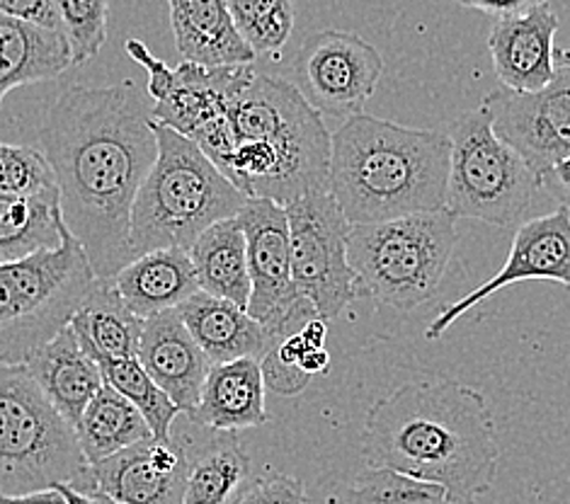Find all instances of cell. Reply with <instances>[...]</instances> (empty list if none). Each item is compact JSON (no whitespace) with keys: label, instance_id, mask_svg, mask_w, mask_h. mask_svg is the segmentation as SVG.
Returning a JSON list of instances; mask_svg holds the SVG:
<instances>
[{"label":"cell","instance_id":"1","mask_svg":"<svg viewBox=\"0 0 570 504\" xmlns=\"http://www.w3.org/2000/svg\"><path fill=\"white\" fill-rule=\"evenodd\" d=\"M39 144L57 175L63 221L98 279L131 255V209L158 156L154 112L131 80L73 86L51 105Z\"/></svg>","mask_w":570,"mask_h":504},{"label":"cell","instance_id":"2","mask_svg":"<svg viewBox=\"0 0 570 504\" xmlns=\"http://www.w3.org/2000/svg\"><path fill=\"white\" fill-rule=\"evenodd\" d=\"M362 456L372 468L442 485L456 504H476L498 475L493 411L459 381H411L370 407Z\"/></svg>","mask_w":570,"mask_h":504},{"label":"cell","instance_id":"3","mask_svg":"<svg viewBox=\"0 0 570 504\" xmlns=\"http://www.w3.org/2000/svg\"><path fill=\"white\" fill-rule=\"evenodd\" d=\"M452 139L370 115L331 139V192L352 226L446 209Z\"/></svg>","mask_w":570,"mask_h":504},{"label":"cell","instance_id":"4","mask_svg":"<svg viewBox=\"0 0 570 504\" xmlns=\"http://www.w3.org/2000/svg\"><path fill=\"white\" fill-rule=\"evenodd\" d=\"M234 158L226 177L243 195L282 207L331 192V139L323 115L289 78L253 73L228 107Z\"/></svg>","mask_w":570,"mask_h":504},{"label":"cell","instance_id":"5","mask_svg":"<svg viewBox=\"0 0 570 504\" xmlns=\"http://www.w3.org/2000/svg\"><path fill=\"white\" fill-rule=\"evenodd\" d=\"M158 156L131 209V255L189 250L205 230L234 219L248 197L187 136L154 119Z\"/></svg>","mask_w":570,"mask_h":504},{"label":"cell","instance_id":"6","mask_svg":"<svg viewBox=\"0 0 570 504\" xmlns=\"http://www.w3.org/2000/svg\"><path fill=\"white\" fill-rule=\"evenodd\" d=\"M98 485L73 427L39 388L24 364L0 362V495Z\"/></svg>","mask_w":570,"mask_h":504},{"label":"cell","instance_id":"7","mask_svg":"<svg viewBox=\"0 0 570 504\" xmlns=\"http://www.w3.org/2000/svg\"><path fill=\"white\" fill-rule=\"evenodd\" d=\"M454 245L456 216L446 209L352 226L347 257L360 298L396 310L428 304L452 263Z\"/></svg>","mask_w":570,"mask_h":504},{"label":"cell","instance_id":"8","mask_svg":"<svg viewBox=\"0 0 570 504\" xmlns=\"http://www.w3.org/2000/svg\"><path fill=\"white\" fill-rule=\"evenodd\" d=\"M95 279L73 234L59 250L0 265V362L27 364L71 323Z\"/></svg>","mask_w":570,"mask_h":504},{"label":"cell","instance_id":"9","mask_svg":"<svg viewBox=\"0 0 570 504\" xmlns=\"http://www.w3.org/2000/svg\"><path fill=\"white\" fill-rule=\"evenodd\" d=\"M446 211L498 228H518L541 195L539 175L502 141L485 102L452 127Z\"/></svg>","mask_w":570,"mask_h":504},{"label":"cell","instance_id":"10","mask_svg":"<svg viewBox=\"0 0 570 504\" xmlns=\"http://www.w3.org/2000/svg\"><path fill=\"white\" fill-rule=\"evenodd\" d=\"M287 209L292 277L298 294L314 304L318 318L335 320L360 298L357 275L347 257L352 224L333 192H314Z\"/></svg>","mask_w":570,"mask_h":504},{"label":"cell","instance_id":"11","mask_svg":"<svg viewBox=\"0 0 570 504\" xmlns=\"http://www.w3.org/2000/svg\"><path fill=\"white\" fill-rule=\"evenodd\" d=\"M236 219L248 243L250 302L248 313L277 343L318 318L314 304L298 294L292 277L287 209L273 199L250 197Z\"/></svg>","mask_w":570,"mask_h":504},{"label":"cell","instance_id":"12","mask_svg":"<svg viewBox=\"0 0 570 504\" xmlns=\"http://www.w3.org/2000/svg\"><path fill=\"white\" fill-rule=\"evenodd\" d=\"M384 76L382 51L355 32L323 30L298 49L292 83L323 117L362 115Z\"/></svg>","mask_w":570,"mask_h":504},{"label":"cell","instance_id":"13","mask_svg":"<svg viewBox=\"0 0 570 504\" xmlns=\"http://www.w3.org/2000/svg\"><path fill=\"white\" fill-rule=\"evenodd\" d=\"M493 127L539 175L570 156V49L556 51L551 83L537 92L493 90L483 100Z\"/></svg>","mask_w":570,"mask_h":504},{"label":"cell","instance_id":"14","mask_svg":"<svg viewBox=\"0 0 570 504\" xmlns=\"http://www.w3.org/2000/svg\"><path fill=\"white\" fill-rule=\"evenodd\" d=\"M534 279L556 281L570 291V211L566 207L537 216V219H529L514 228L508 263L476 291L442 308L428 325L425 337L440 339L452 328L454 320L473 310V306H479L483 298L502 291L505 286Z\"/></svg>","mask_w":570,"mask_h":504},{"label":"cell","instance_id":"15","mask_svg":"<svg viewBox=\"0 0 570 504\" xmlns=\"http://www.w3.org/2000/svg\"><path fill=\"white\" fill-rule=\"evenodd\" d=\"M187 471V446L151 437L95 463L92 478L119 504H183Z\"/></svg>","mask_w":570,"mask_h":504},{"label":"cell","instance_id":"16","mask_svg":"<svg viewBox=\"0 0 570 504\" xmlns=\"http://www.w3.org/2000/svg\"><path fill=\"white\" fill-rule=\"evenodd\" d=\"M556 32H559V16L549 3L493 22L488 51L502 88L537 92L551 83L556 71Z\"/></svg>","mask_w":570,"mask_h":504},{"label":"cell","instance_id":"17","mask_svg":"<svg viewBox=\"0 0 570 504\" xmlns=\"http://www.w3.org/2000/svg\"><path fill=\"white\" fill-rule=\"evenodd\" d=\"M137 357L156 384L180 407V413L193 417L212 362L189 335L178 310H166L144 320Z\"/></svg>","mask_w":570,"mask_h":504},{"label":"cell","instance_id":"18","mask_svg":"<svg viewBox=\"0 0 570 504\" xmlns=\"http://www.w3.org/2000/svg\"><path fill=\"white\" fill-rule=\"evenodd\" d=\"M189 335L212 364L236 359H265L279 343L246 308L226 298L197 291L178 308Z\"/></svg>","mask_w":570,"mask_h":504},{"label":"cell","instance_id":"19","mask_svg":"<svg viewBox=\"0 0 570 504\" xmlns=\"http://www.w3.org/2000/svg\"><path fill=\"white\" fill-rule=\"evenodd\" d=\"M265 374L261 359L212 364L202 386L199 405L189 417L197 427L238 432L261 427L269 419L265 407Z\"/></svg>","mask_w":570,"mask_h":504},{"label":"cell","instance_id":"20","mask_svg":"<svg viewBox=\"0 0 570 504\" xmlns=\"http://www.w3.org/2000/svg\"><path fill=\"white\" fill-rule=\"evenodd\" d=\"M24 366L71 427L78 425L90 401L105 386L100 364L80 347L71 325L39 347Z\"/></svg>","mask_w":570,"mask_h":504},{"label":"cell","instance_id":"21","mask_svg":"<svg viewBox=\"0 0 570 504\" xmlns=\"http://www.w3.org/2000/svg\"><path fill=\"white\" fill-rule=\"evenodd\" d=\"M170 27L183 61L253 66L255 51L240 37L228 0H168Z\"/></svg>","mask_w":570,"mask_h":504},{"label":"cell","instance_id":"22","mask_svg":"<svg viewBox=\"0 0 570 504\" xmlns=\"http://www.w3.org/2000/svg\"><path fill=\"white\" fill-rule=\"evenodd\" d=\"M112 281L125 304L144 320L178 310L187 298L202 291L189 253L180 248H160L134 257Z\"/></svg>","mask_w":570,"mask_h":504},{"label":"cell","instance_id":"23","mask_svg":"<svg viewBox=\"0 0 570 504\" xmlns=\"http://www.w3.org/2000/svg\"><path fill=\"white\" fill-rule=\"evenodd\" d=\"M71 66L63 32L0 12V100L16 88L57 78Z\"/></svg>","mask_w":570,"mask_h":504},{"label":"cell","instance_id":"24","mask_svg":"<svg viewBox=\"0 0 570 504\" xmlns=\"http://www.w3.org/2000/svg\"><path fill=\"white\" fill-rule=\"evenodd\" d=\"M69 325L80 347L98 364L139 354L144 318L125 304L112 279H95Z\"/></svg>","mask_w":570,"mask_h":504},{"label":"cell","instance_id":"25","mask_svg":"<svg viewBox=\"0 0 570 504\" xmlns=\"http://www.w3.org/2000/svg\"><path fill=\"white\" fill-rule=\"evenodd\" d=\"M69 236L59 189L39 195L0 192V265L59 250Z\"/></svg>","mask_w":570,"mask_h":504},{"label":"cell","instance_id":"26","mask_svg":"<svg viewBox=\"0 0 570 504\" xmlns=\"http://www.w3.org/2000/svg\"><path fill=\"white\" fill-rule=\"evenodd\" d=\"M187 253L195 265L202 291L226 298V302L248 310L253 289L248 243L236 216L209 226Z\"/></svg>","mask_w":570,"mask_h":504},{"label":"cell","instance_id":"27","mask_svg":"<svg viewBox=\"0 0 570 504\" xmlns=\"http://www.w3.org/2000/svg\"><path fill=\"white\" fill-rule=\"evenodd\" d=\"M73 432L90 466L154 437L144 415L110 384H105L90 401Z\"/></svg>","mask_w":570,"mask_h":504},{"label":"cell","instance_id":"28","mask_svg":"<svg viewBox=\"0 0 570 504\" xmlns=\"http://www.w3.org/2000/svg\"><path fill=\"white\" fill-rule=\"evenodd\" d=\"M189 454L183 504H236L250 487L253 463L234 439V432Z\"/></svg>","mask_w":570,"mask_h":504},{"label":"cell","instance_id":"29","mask_svg":"<svg viewBox=\"0 0 570 504\" xmlns=\"http://www.w3.org/2000/svg\"><path fill=\"white\" fill-rule=\"evenodd\" d=\"M100 369L105 376V384H110L117 393L125 395V398L144 415L156 439L173 437L170 429L173 422L180 415V407L173 403L170 395L144 369L139 357L102 362Z\"/></svg>","mask_w":570,"mask_h":504},{"label":"cell","instance_id":"30","mask_svg":"<svg viewBox=\"0 0 570 504\" xmlns=\"http://www.w3.org/2000/svg\"><path fill=\"white\" fill-rule=\"evenodd\" d=\"M228 8L255 57H279L294 30L292 0H228Z\"/></svg>","mask_w":570,"mask_h":504},{"label":"cell","instance_id":"31","mask_svg":"<svg viewBox=\"0 0 570 504\" xmlns=\"http://www.w3.org/2000/svg\"><path fill=\"white\" fill-rule=\"evenodd\" d=\"M345 504H456L442 485L366 466L345 495Z\"/></svg>","mask_w":570,"mask_h":504},{"label":"cell","instance_id":"32","mask_svg":"<svg viewBox=\"0 0 570 504\" xmlns=\"http://www.w3.org/2000/svg\"><path fill=\"white\" fill-rule=\"evenodd\" d=\"M57 8L73 66H83L98 57L107 42L110 0H57Z\"/></svg>","mask_w":570,"mask_h":504},{"label":"cell","instance_id":"33","mask_svg":"<svg viewBox=\"0 0 570 504\" xmlns=\"http://www.w3.org/2000/svg\"><path fill=\"white\" fill-rule=\"evenodd\" d=\"M59 189L47 156L39 148L0 144V192L39 195Z\"/></svg>","mask_w":570,"mask_h":504},{"label":"cell","instance_id":"34","mask_svg":"<svg viewBox=\"0 0 570 504\" xmlns=\"http://www.w3.org/2000/svg\"><path fill=\"white\" fill-rule=\"evenodd\" d=\"M236 504H308V495L298 478L269 473L263 478H255Z\"/></svg>","mask_w":570,"mask_h":504},{"label":"cell","instance_id":"35","mask_svg":"<svg viewBox=\"0 0 570 504\" xmlns=\"http://www.w3.org/2000/svg\"><path fill=\"white\" fill-rule=\"evenodd\" d=\"M0 12L61 32L57 0H0Z\"/></svg>","mask_w":570,"mask_h":504},{"label":"cell","instance_id":"36","mask_svg":"<svg viewBox=\"0 0 570 504\" xmlns=\"http://www.w3.org/2000/svg\"><path fill=\"white\" fill-rule=\"evenodd\" d=\"M541 192H547L570 211V156L539 172Z\"/></svg>","mask_w":570,"mask_h":504},{"label":"cell","instance_id":"37","mask_svg":"<svg viewBox=\"0 0 570 504\" xmlns=\"http://www.w3.org/2000/svg\"><path fill=\"white\" fill-rule=\"evenodd\" d=\"M456 3L471 10H481L493 20H500L510 16H522V12L544 6L549 0H456Z\"/></svg>","mask_w":570,"mask_h":504},{"label":"cell","instance_id":"38","mask_svg":"<svg viewBox=\"0 0 570 504\" xmlns=\"http://www.w3.org/2000/svg\"><path fill=\"white\" fill-rule=\"evenodd\" d=\"M0 504H69L59 487L37 490V493L24 495H0Z\"/></svg>","mask_w":570,"mask_h":504},{"label":"cell","instance_id":"39","mask_svg":"<svg viewBox=\"0 0 570 504\" xmlns=\"http://www.w3.org/2000/svg\"><path fill=\"white\" fill-rule=\"evenodd\" d=\"M331 366V354L325 349H308L304 354V359L298 362V372H304L306 376L314 378L316 374H325Z\"/></svg>","mask_w":570,"mask_h":504},{"label":"cell","instance_id":"40","mask_svg":"<svg viewBox=\"0 0 570 504\" xmlns=\"http://www.w3.org/2000/svg\"><path fill=\"white\" fill-rule=\"evenodd\" d=\"M0 102H3V100H0Z\"/></svg>","mask_w":570,"mask_h":504}]
</instances>
